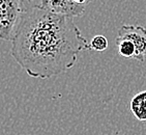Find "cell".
I'll return each mask as SVG.
<instances>
[{
    "label": "cell",
    "mask_w": 146,
    "mask_h": 135,
    "mask_svg": "<svg viewBox=\"0 0 146 135\" xmlns=\"http://www.w3.org/2000/svg\"><path fill=\"white\" fill-rule=\"evenodd\" d=\"M85 50H90L89 43L73 18L32 9L20 15L11 54L27 75L49 79L72 69Z\"/></svg>",
    "instance_id": "obj_1"
},
{
    "label": "cell",
    "mask_w": 146,
    "mask_h": 135,
    "mask_svg": "<svg viewBox=\"0 0 146 135\" xmlns=\"http://www.w3.org/2000/svg\"><path fill=\"white\" fill-rule=\"evenodd\" d=\"M131 111L137 120L146 122V90L138 93L131 100Z\"/></svg>",
    "instance_id": "obj_5"
},
{
    "label": "cell",
    "mask_w": 146,
    "mask_h": 135,
    "mask_svg": "<svg viewBox=\"0 0 146 135\" xmlns=\"http://www.w3.org/2000/svg\"><path fill=\"white\" fill-rule=\"evenodd\" d=\"M47 0H21V11L32 9H44Z\"/></svg>",
    "instance_id": "obj_8"
},
{
    "label": "cell",
    "mask_w": 146,
    "mask_h": 135,
    "mask_svg": "<svg viewBox=\"0 0 146 135\" xmlns=\"http://www.w3.org/2000/svg\"><path fill=\"white\" fill-rule=\"evenodd\" d=\"M116 44H117L118 52L121 56L125 58H135L136 49L131 41L116 39Z\"/></svg>",
    "instance_id": "obj_6"
},
{
    "label": "cell",
    "mask_w": 146,
    "mask_h": 135,
    "mask_svg": "<svg viewBox=\"0 0 146 135\" xmlns=\"http://www.w3.org/2000/svg\"><path fill=\"white\" fill-rule=\"evenodd\" d=\"M21 13V0H0V39L11 41Z\"/></svg>",
    "instance_id": "obj_2"
},
{
    "label": "cell",
    "mask_w": 146,
    "mask_h": 135,
    "mask_svg": "<svg viewBox=\"0 0 146 135\" xmlns=\"http://www.w3.org/2000/svg\"><path fill=\"white\" fill-rule=\"evenodd\" d=\"M90 50L102 52L108 48V39L104 35H96L90 41Z\"/></svg>",
    "instance_id": "obj_7"
},
{
    "label": "cell",
    "mask_w": 146,
    "mask_h": 135,
    "mask_svg": "<svg viewBox=\"0 0 146 135\" xmlns=\"http://www.w3.org/2000/svg\"><path fill=\"white\" fill-rule=\"evenodd\" d=\"M74 1L76 3H78V4H80V5H86L91 0H74Z\"/></svg>",
    "instance_id": "obj_9"
},
{
    "label": "cell",
    "mask_w": 146,
    "mask_h": 135,
    "mask_svg": "<svg viewBox=\"0 0 146 135\" xmlns=\"http://www.w3.org/2000/svg\"><path fill=\"white\" fill-rule=\"evenodd\" d=\"M116 39H129L135 46L136 60L143 62L146 56V28L143 26L123 25L121 26Z\"/></svg>",
    "instance_id": "obj_3"
},
{
    "label": "cell",
    "mask_w": 146,
    "mask_h": 135,
    "mask_svg": "<svg viewBox=\"0 0 146 135\" xmlns=\"http://www.w3.org/2000/svg\"><path fill=\"white\" fill-rule=\"evenodd\" d=\"M44 9L54 14L74 18L84 14L85 5H80L74 0H47Z\"/></svg>",
    "instance_id": "obj_4"
}]
</instances>
